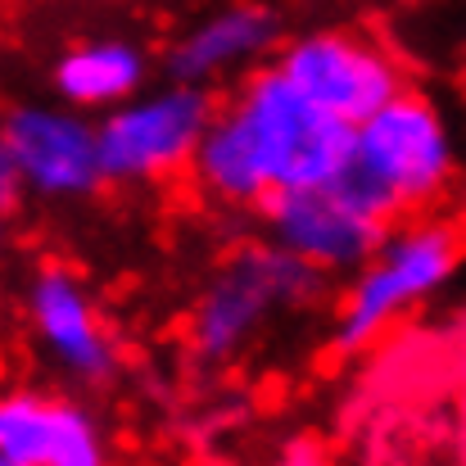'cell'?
Segmentation results:
<instances>
[{
  "mask_svg": "<svg viewBox=\"0 0 466 466\" xmlns=\"http://www.w3.org/2000/svg\"><path fill=\"white\" fill-rule=\"evenodd\" d=\"M0 458L18 466H109L91 412L68 399L14 390L0 403Z\"/></svg>",
  "mask_w": 466,
  "mask_h": 466,
  "instance_id": "30bf717a",
  "label": "cell"
},
{
  "mask_svg": "<svg viewBox=\"0 0 466 466\" xmlns=\"http://www.w3.org/2000/svg\"><path fill=\"white\" fill-rule=\"evenodd\" d=\"M222 114L240 132L245 150L263 172V181L272 186V195L335 181L358 150V127L321 109L277 64L254 68L231 91Z\"/></svg>",
  "mask_w": 466,
  "mask_h": 466,
  "instance_id": "6da1fadb",
  "label": "cell"
},
{
  "mask_svg": "<svg viewBox=\"0 0 466 466\" xmlns=\"http://www.w3.org/2000/svg\"><path fill=\"white\" fill-rule=\"evenodd\" d=\"M213 114H218V105H213L208 86L177 82V77L100 114L96 123H100L105 181L141 186V181H158V177L190 167Z\"/></svg>",
  "mask_w": 466,
  "mask_h": 466,
  "instance_id": "277c9868",
  "label": "cell"
},
{
  "mask_svg": "<svg viewBox=\"0 0 466 466\" xmlns=\"http://www.w3.org/2000/svg\"><path fill=\"white\" fill-rule=\"evenodd\" d=\"M458 268V236L444 222H408L385 231L376 254L353 272L339 312H335V344L344 353L367 349L380 339L403 312L426 304L444 290Z\"/></svg>",
  "mask_w": 466,
  "mask_h": 466,
  "instance_id": "3957f363",
  "label": "cell"
},
{
  "mask_svg": "<svg viewBox=\"0 0 466 466\" xmlns=\"http://www.w3.org/2000/svg\"><path fill=\"white\" fill-rule=\"evenodd\" d=\"M353 158L394 190L403 213H421L435 199H444L449 186L458 181L462 146L449 114L431 96L403 86L385 109L358 123Z\"/></svg>",
  "mask_w": 466,
  "mask_h": 466,
  "instance_id": "5b68a950",
  "label": "cell"
},
{
  "mask_svg": "<svg viewBox=\"0 0 466 466\" xmlns=\"http://www.w3.org/2000/svg\"><path fill=\"white\" fill-rule=\"evenodd\" d=\"M190 177L195 186L213 199V204H227V208H258L272 186L263 181V172L254 167V158L245 150L240 132L227 123V114L218 109L199 150H195V163H190Z\"/></svg>",
  "mask_w": 466,
  "mask_h": 466,
  "instance_id": "4fadbf2b",
  "label": "cell"
},
{
  "mask_svg": "<svg viewBox=\"0 0 466 466\" xmlns=\"http://www.w3.org/2000/svg\"><path fill=\"white\" fill-rule=\"evenodd\" d=\"M321 277L304 258L286 254L281 245H249L227 258L190 312V353L204 367L236 362L277 317L304 309L321 295Z\"/></svg>",
  "mask_w": 466,
  "mask_h": 466,
  "instance_id": "7a4b0ae2",
  "label": "cell"
},
{
  "mask_svg": "<svg viewBox=\"0 0 466 466\" xmlns=\"http://www.w3.org/2000/svg\"><path fill=\"white\" fill-rule=\"evenodd\" d=\"M277 68L344 123H367L403 91L399 64L353 32H309L277 50Z\"/></svg>",
  "mask_w": 466,
  "mask_h": 466,
  "instance_id": "52a82bcc",
  "label": "cell"
},
{
  "mask_svg": "<svg viewBox=\"0 0 466 466\" xmlns=\"http://www.w3.org/2000/svg\"><path fill=\"white\" fill-rule=\"evenodd\" d=\"M0 181L5 199L18 190L32 199H86L105 186L100 123L73 105H14L0 137Z\"/></svg>",
  "mask_w": 466,
  "mask_h": 466,
  "instance_id": "8992f818",
  "label": "cell"
},
{
  "mask_svg": "<svg viewBox=\"0 0 466 466\" xmlns=\"http://www.w3.org/2000/svg\"><path fill=\"white\" fill-rule=\"evenodd\" d=\"M0 466H18V462H5V458H0Z\"/></svg>",
  "mask_w": 466,
  "mask_h": 466,
  "instance_id": "5bb4252c",
  "label": "cell"
},
{
  "mask_svg": "<svg viewBox=\"0 0 466 466\" xmlns=\"http://www.w3.org/2000/svg\"><path fill=\"white\" fill-rule=\"evenodd\" d=\"M146 77H150L146 50L137 41H123V36L77 41L50 68L55 96L82 114H109V109L127 105L132 96L146 91Z\"/></svg>",
  "mask_w": 466,
  "mask_h": 466,
  "instance_id": "7c38bea8",
  "label": "cell"
},
{
  "mask_svg": "<svg viewBox=\"0 0 466 466\" xmlns=\"http://www.w3.org/2000/svg\"><path fill=\"white\" fill-rule=\"evenodd\" d=\"M258 213L268 240L317 272H358L390 231L385 222L362 213L335 181L277 190L258 204Z\"/></svg>",
  "mask_w": 466,
  "mask_h": 466,
  "instance_id": "ba28073f",
  "label": "cell"
},
{
  "mask_svg": "<svg viewBox=\"0 0 466 466\" xmlns=\"http://www.w3.org/2000/svg\"><path fill=\"white\" fill-rule=\"evenodd\" d=\"M23 317H27L41 353L73 385H105L118 371V349H114L96 304H91L86 286L68 268L46 263L27 277Z\"/></svg>",
  "mask_w": 466,
  "mask_h": 466,
  "instance_id": "9c48e42d",
  "label": "cell"
},
{
  "mask_svg": "<svg viewBox=\"0 0 466 466\" xmlns=\"http://www.w3.org/2000/svg\"><path fill=\"white\" fill-rule=\"evenodd\" d=\"M277 36H281V23L268 5H254V0L222 5L208 18H199L181 41H172L167 77L213 86L218 77H231V73H245L249 64H258L277 46Z\"/></svg>",
  "mask_w": 466,
  "mask_h": 466,
  "instance_id": "8fae6325",
  "label": "cell"
}]
</instances>
